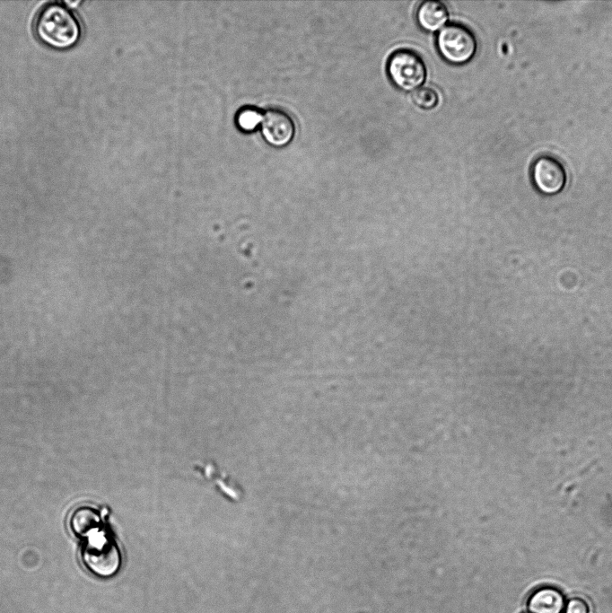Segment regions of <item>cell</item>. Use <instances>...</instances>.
Here are the masks:
<instances>
[{"label":"cell","instance_id":"obj_10","mask_svg":"<svg viewBox=\"0 0 612 613\" xmlns=\"http://www.w3.org/2000/svg\"><path fill=\"white\" fill-rule=\"evenodd\" d=\"M262 114L251 106L242 107L236 115V125L244 132L254 131L261 123Z\"/></svg>","mask_w":612,"mask_h":613},{"label":"cell","instance_id":"obj_8","mask_svg":"<svg viewBox=\"0 0 612 613\" xmlns=\"http://www.w3.org/2000/svg\"><path fill=\"white\" fill-rule=\"evenodd\" d=\"M449 19L447 6L441 1L426 0L417 6L415 21L419 28L426 32L440 31Z\"/></svg>","mask_w":612,"mask_h":613},{"label":"cell","instance_id":"obj_12","mask_svg":"<svg viewBox=\"0 0 612 613\" xmlns=\"http://www.w3.org/2000/svg\"><path fill=\"white\" fill-rule=\"evenodd\" d=\"M590 609L588 601L579 596L566 599L564 613H590Z\"/></svg>","mask_w":612,"mask_h":613},{"label":"cell","instance_id":"obj_2","mask_svg":"<svg viewBox=\"0 0 612 613\" xmlns=\"http://www.w3.org/2000/svg\"><path fill=\"white\" fill-rule=\"evenodd\" d=\"M82 559L87 570L100 578L115 575L122 561L118 546L104 529L86 539Z\"/></svg>","mask_w":612,"mask_h":613},{"label":"cell","instance_id":"obj_6","mask_svg":"<svg viewBox=\"0 0 612 613\" xmlns=\"http://www.w3.org/2000/svg\"><path fill=\"white\" fill-rule=\"evenodd\" d=\"M261 133L270 145L284 147L293 140L295 125L293 118L284 110L269 109L262 114Z\"/></svg>","mask_w":612,"mask_h":613},{"label":"cell","instance_id":"obj_11","mask_svg":"<svg viewBox=\"0 0 612 613\" xmlns=\"http://www.w3.org/2000/svg\"><path fill=\"white\" fill-rule=\"evenodd\" d=\"M413 102L423 109H432L437 106L439 96L431 87L424 86L415 90L411 95Z\"/></svg>","mask_w":612,"mask_h":613},{"label":"cell","instance_id":"obj_1","mask_svg":"<svg viewBox=\"0 0 612 613\" xmlns=\"http://www.w3.org/2000/svg\"><path fill=\"white\" fill-rule=\"evenodd\" d=\"M34 33L42 44L64 50L80 40L82 26L68 5L62 2H50L38 12L34 20Z\"/></svg>","mask_w":612,"mask_h":613},{"label":"cell","instance_id":"obj_4","mask_svg":"<svg viewBox=\"0 0 612 613\" xmlns=\"http://www.w3.org/2000/svg\"><path fill=\"white\" fill-rule=\"evenodd\" d=\"M386 70L391 83L404 92L420 88L427 74L423 58L408 48H400L392 52L387 61Z\"/></svg>","mask_w":612,"mask_h":613},{"label":"cell","instance_id":"obj_13","mask_svg":"<svg viewBox=\"0 0 612 613\" xmlns=\"http://www.w3.org/2000/svg\"><path fill=\"white\" fill-rule=\"evenodd\" d=\"M526 613H529V612H526Z\"/></svg>","mask_w":612,"mask_h":613},{"label":"cell","instance_id":"obj_9","mask_svg":"<svg viewBox=\"0 0 612 613\" xmlns=\"http://www.w3.org/2000/svg\"><path fill=\"white\" fill-rule=\"evenodd\" d=\"M70 528L78 537L89 538L103 530L100 512L91 506H81L70 518Z\"/></svg>","mask_w":612,"mask_h":613},{"label":"cell","instance_id":"obj_7","mask_svg":"<svg viewBox=\"0 0 612 613\" xmlns=\"http://www.w3.org/2000/svg\"><path fill=\"white\" fill-rule=\"evenodd\" d=\"M566 598L564 592L553 585L535 588L527 597L529 613H564Z\"/></svg>","mask_w":612,"mask_h":613},{"label":"cell","instance_id":"obj_3","mask_svg":"<svg viewBox=\"0 0 612 613\" xmlns=\"http://www.w3.org/2000/svg\"><path fill=\"white\" fill-rule=\"evenodd\" d=\"M435 45L441 57L453 66L468 63L477 49L474 32L458 22H451L442 28L436 36Z\"/></svg>","mask_w":612,"mask_h":613},{"label":"cell","instance_id":"obj_5","mask_svg":"<svg viewBox=\"0 0 612 613\" xmlns=\"http://www.w3.org/2000/svg\"><path fill=\"white\" fill-rule=\"evenodd\" d=\"M529 177L534 188L541 194L554 196L561 192L567 180L564 164L551 154H540L531 162Z\"/></svg>","mask_w":612,"mask_h":613}]
</instances>
